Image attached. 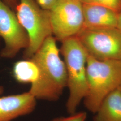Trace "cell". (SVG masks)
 Masks as SVG:
<instances>
[{"instance_id": "15", "label": "cell", "mask_w": 121, "mask_h": 121, "mask_svg": "<svg viewBox=\"0 0 121 121\" xmlns=\"http://www.w3.org/2000/svg\"><path fill=\"white\" fill-rule=\"evenodd\" d=\"M5 4H6L13 11H15V9L19 3V0H2Z\"/></svg>"}, {"instance_id": "14", "label": "cell", "mask_w": 121, "mask_h": 121, "mask_svg": "<svg viewBox=\"0 0 121 121\" xmlns=\"http://www.w3.org/2000/svg\"><path fill=\"white\" fill-rule=\"evenodd\" d=\"M36 2L42 9L50 10L56 4L59 0H35Z\"/></svg>"}, {"instance_id": "8", "label": "cell", "mask_w": 121, "mask_h": 121, "mask_svg": "<svg viewBox=\"0 0 121 121\" xmlns=\"http://www.w3.org/2000/svg\"><path fill=\"white\" fill-rule=\"evenodd\" d=\"M4 91L0 85V121H12L30 114L35 110L36 99L28 91L18 94L1 96Z\"/></svg>"}, {"instance_id": "4", "label": "cell", "mask_w": 121, "mask_h": 121, "mask_svg": "<svg viewBox=\"0 0 121 121\" xmlns=\"http://www.w3.org/2000/svg\"><path fill=\"white\" fill-rule=\"evenodd\" d=\"M15 12L29 37V46L23 52L24 59H29L52 35L49 11L41 8L35 0H19Z\"/></svg>"}, {"instance_id": "5", "label": "cell", "mask_w": 121, "mask_h": 121, "mask_svg": "<svg viewBox=\"0 0 121 121\" xmlns=\"http://www.w3.org/2000/svg\"><path fill=\"white\" fill-rule=\"evenodd\" d=\"M76 36L88 55L96 59L121 60V31L117 28L83 29Z\"/></svg>"}, {"instance_id": "3", "label": "cell", "mask_w": 121, "mask_h": 121, "mask_svg": "<svg viewBox=\"0 0 121 121\" xmlns=\"http://www.w3.org/2000/svg\"><path fill=\"white\" fill-rule=\"evenodd\" d=\"M86 108L95 113L105 97L121 86V60H99L88 55Z\"/></svg>"}, {"instance_id": "13", "label": "cell", "mask_w": 121, "mask_h": 121, "mask_svg": "<svg viewBox=\"0 0 121 121\" xmlns=\"http://www.w3.org/2000/svg\"><path fill=\"white\" fill-rule=\"evenodd\" d=\"M86 117V112L81 111L69 114L67 117H58L48 121H85Z\"/></svg>"}, {"instance_id": "7", "label": "cell", "mask_w": 121, "mask_h": 121, "mask_svg": "<svg viewBox=\"0 0 121 121\" xmlns=\"http://www.w3.org/2000/svg\"><path fill=\"white\" fill-rule=\"evenodd\" d=\"M0 37L3 39L4 47L0 56L13 58L29 44V39L25 30L19 22L14 11L0 0Z\"/></svg>"}, {"instance_id": "6", "label": "cell", "mask_w": 121, "mask_h": 121, "mask_svg": "<svg viewBox=\"0 0 121 121\" xmlns=\"http://www.w3.org/2000/svg\"><path fill=\"white\" fill-rule=\"evenodd\" d=\"M49 11L52 35L56 40L61 42L82 30L83 15L80 0H59Z\"/></svg>"}, {"instance_id": "11", "label": "cell", "mask_w": 121, "mask_h": 121, "mask_svg": "<svg viewBox=\"0 0 121 121\" xmlns=\"http://www.w3.org/2000/svg\"><path fill=\"white\" fill-rule=\"evenodd\" d=\"M12 75L19 83L32 84L36 80L38 70L35 63L30 59L18 60L13 65Z\"/></svg>"}, {"instance_id": "18", "label": "cell", "mask_w": 121, "mask_h": 121, "mask_svg": "<svg viewBox=\"0 0 121 121\" xmlns=\"http://www.w3.org/2000/svg\"></svg>"}, {"instance_id": "16", "label": "cell", "mask_w": 121, "mask_h": 121, "mask_svg": "<svg viewBox=\"0 0 121 121\" xmlns=\"http://www.w3.org/2000/svg\"><path fill=\"white\" fill-rule=\"evenodd\" d=\"M117 28L121 31V11L118 13Z\"/></svg>"}, {"instance_id": "12", "label": "cell", "mask_w": 121, "mask_h": 121, "mask_svg": "<svg viewBox=\"0 0 121 121\" xmlns=\"http://www.w3.org/2000/svg\"><path fill=\"white\" fill-rule=\"evenodd\" d=\"M82 3L98 4L110 9L116 13L121 11V0H80Z\"/></svg>"}, {"instance_id": "1", "label": "cell", "mask_w": 121, "mask_h": 121, "mask_svg": "<svg viewBox=\"0 0 121 121\" xmlns=\"http://www.w3.org/2000/svg\"><path fill=\"white\" fill-rule=\"evenodd\" d=\"M56 39L52 35L46 39L30 59L38 70V75L29 92L36 99L56 101L67 87V73L60 56Z\"/></svg>"}, {"instance_id": "10", "label": "cell", "mask_w": 121, "mask_h": 121, "mask_svg": "<svg viewBox=\"0 0 121 121\" xmlns=\"http://www.w3.org/2000/svg\"><path fill=\"white\" fill-rule=\"evenodd\" d=\"M94 121H121V91L119 88L103 100L95 113Z\"/></svg>"}, {"instance_id": "9", "label": "cell", "mask_w": 121, "mask_h": 121, "mask_svg": "<svg viewBox=\"0 0 121 121\" xmlns=\"http://www.w3.org/2000/svg\"><path fill=\"white\" fill-rule=\"evenodd\" d=\"M82 10L83 29L98 30L117 28L118 13L112 10L98 4L82 3Z\"/></svg>"}, {"instance_id": "17", "label": "cell", "mask_w": 121, "mask_h": 121, "mask_svg": "<svg viewBox=\"0 0 121 121\" xmlns=\"http://www.w3.org/2000/svg\"><path fill=\"white\" fill-rule=\"evenodd\" d=\"M119 89H120V90H121V86H120V87H119Z\"/></svg>"}, {"instance_id": "2", "label": "cell", "mask_w": 121, "mask_h": 121, "mask_svg": "<svg viewBox=\"0 0 121 121\" xmlns=\"http://www.w3.org/2000/svg\"><path fill=\"white\" fill-rule=\"evenodd\" d=\"M61 42L60 52L63 57L67 73V87L69 91L65 106L67 112L71 114L76 112L86 94L88 53L76 35Z\"/></svg>"}]
</instances>
